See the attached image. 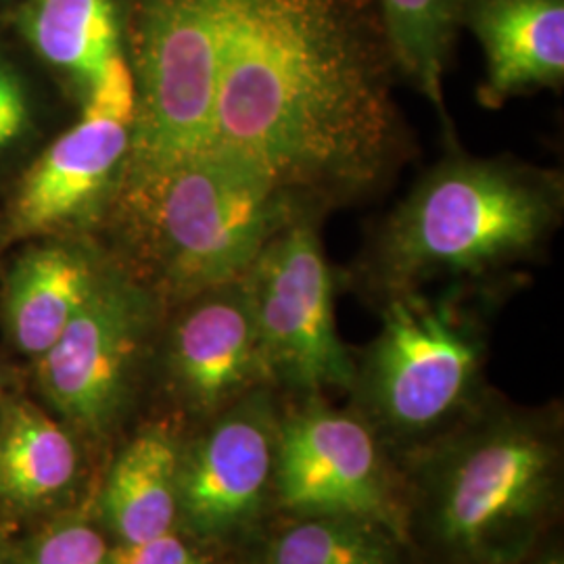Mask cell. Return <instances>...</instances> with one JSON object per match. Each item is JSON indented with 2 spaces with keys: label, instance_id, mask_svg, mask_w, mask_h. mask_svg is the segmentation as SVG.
<instances>
[{
  "label": "cell",
  "instance_id": "6da1fadb",
  "mask_svg": "<svg viewBox=\"0 0 564 564\" xmlns=\"http://www.w3.org/2000/svg\"><path fill=\"white\" fill-rule=\"evenodd\" d=\"M212 2L214 144L324 216L383 193L412 141L377 0Z\"/></svg>",
  "mask_w": 564,
  "mask_h": 564
},
{
  "label": "cell",
  "instance_id": "7a4b0ae2",
  "mask_svg": "<svg viewBox=\"0 0 564 564\" xmlns=\"http://www.w3.org/2000/svg\"><path fill=\"white\" fill-rule=\"evenodd\" d=\"M563 218L561 170L452 142L372 228L345 279L372 303L437 282L506 284L544 258Z\"/></svg>",
  "mask_w": 564,
  "mask_h": 564
},
{
  "label": "cell",
  "instance_id": "3957f363",
  "mask_svg": "<svg viewBox=\"0 0 564 564\" xmlns=\"http://www.w3.org/2000/svg\"><path fill=\"white\" fill-rule=\"evenodd\" d=\"M414 458L402 538L424 563L524 564L544 544L563 498L556 410L487 398Z\"/></svg>",
  "mask_w": 564,
  "mask_h": 564
},
{
  "label": "cell",
  "instance_id": "277c9868",
  "mask_svg": "<svg viewBox=\"0 0 564 564\" xmlns=\"http://www.w3.org/2000/svg\"><path fill=\"white\" fill-rule=\"evenodd\" d=\"M505 284L447 282L375 302L381 328L354 358L351 410L381 444L419 452L466 421L485 391L489 302Z\"/></svg>",
  "mask_w": 564,
  "mask_h": 564
},
{
  "label": "cell",
  "instance_id": "5b68a950",
  "mask_svg": "<svg viewBox=\"0 0 564 564\" xmlns=\"http://www.w3.org/2000/svg\"><path fill=\"white\" fill-rule=\"evenodd\" d=\"M123 203L144 228L163 293L174 302L241 279L284 224L314 212L262 165L223 144Z\"/></svg>",
  "mask_w": 564,
  "mask_h": 564
},
{
  "label": "cell",
  "instance_id": "8992f818",
  "mask_svg": "<svg viewBox=\"0 0 564 564\" xmlns=\"http://www.w3.org/2000/svg\"><path fill=\"white\" fill-rule=\"evenodd\" d=\"M126 7L137 113L123 199L214 144L218 80L212 0H130Z\"/></svg>",
  "mask_w": 564,
  "mask_h": 564
},
{
  "label": "cell",
  "instance_id": "52a82bcc",
  "mask_svg": "<svg viewBox=\"0 0 564 564\" xmlns=\"http://www.w3.org/2000/svg\"><path fill=\"white\" fill-rule=\"evenodd\" d=\"M324 214L302 212L265 242L245 274L268 387L281 398L349 391L354 356L335 318L337 274L326 258Z\"/></svg>",
  "mask_w": 564,
  "mask_h": 564
},
{
  "label": "cell",
  "instance_id": "ba28073f",
  "mask_svg": "<svg viewBox=\"0 0 564 564\" xmlns=\"http://www.w3.org/2000/svg\"><path fill=\"white\" fill-rule=\"evenodd\" d=\"M155 321L153 293L120 268H102L59 339L39 358L42 391L65 421L90 435L111 429L130 398Z\"/></svg>",
  "mask_w": 564,
  "mask_h": 564
},
{
  "label": "cell",
  "instance_id": "9c48e42d",
  "mask_svg": "<svg viewBox=\"0 0 564 564\" xmlns=\"http://www.w3.org/2000/svg\"><path fill=\"white\" fill-rule=\"evenodd\" d=\"M289 400L276 442L274 502L293 517H366L402 535V496L389 481L383 444L370 424L324 395Z\"/></svg>",
  "mask_w": 564,
  "mask_h": 564
},
{
  "label": "cell",
  "instance_id": "30bf717a",
  "mask_svg": "<svg viewBox=\"0 0 564 564\" xmlns=\"http://www.w3.org/2000/svg\"><path fill=\"white\" fill-rule=\"evenodd\" d=\"M281 395L260 387L181 452L178 519L207 544H239L274 502Z\"/></svg>",
  "mask_w": 564,
  "mask_h": 564
},
{
  "label": "cell",
  "instance_id": "8fae6325",
  "mask_svg": "<svg viewBox=\"0 0 564 564\" xmlns=\"http://www.w3.org/2000/svg\"><path fill=\"white\" fill-rule=\"evenodd\" d=\"M165 345V372L182 405L212 421L268 387L245 276L182 300Z\"/></svg>",
  "mask_w": 564,
  "mask_h": 564
},
{
  "label": "cell",
  "instance_id": "7c38bea8",
  "mask_svg": "<svg viewBox=\"0 0 564 564\" xmlns=\"http://www.w3.org/2000/svg\"><path fill=\"white\" fill-rule=\"evenodd\" d=\"M463 30L484 51L487 109L564 84V0H466Z\"/></svg>",
  "mask_w": 564,
  "mask_h": 564
},
{
  "label": "cell",
  "instance_id": "4fadbf2b",
  "mask_svg": "<svg viewBox=\"0 0 564 564\" xmlns=\"http://www.w3.org/2000/svg\"><path fill=\"white\" fill-rule=\"evenodd\" d=\"M132 120L84 109L82 120L61 134L21 184L15 226L36 232L61 223L123 176Z\"/></svg>",
  "mask_w": 564,
  "mask_h": 564
},
{
  "label": "cell",
  "instance_id": "5bb4252c",
  "mask_svg": "<svg viewBox=\"0 0 564 564\" xmlns=\"http://www.w3.org/2000/svg\"><path fill=\"white\" fill-rule=\"evenodd\" d=\"M181 445L162 424L144 426L121 449L102 489V519L118 544H141L178 521Z\"/></svg>",
  "mask_w": 564,
  "mask_h": 564
},
{
  "label": "cell",
  "instance_id": "9a60e30c",
  "mask_svg": "<svg viewBox=\"0 0 564 564\" xmlns=\"http://www.w3.org/2000/svg\"><path fill=\"white\" fill-rule=\"evenodd\" d=\"M101 272L86 253L67 247H44L21 258L7 291V323L23 354L41 358L59 339Z\"/></svg>",
  "mask_w": 564,
  "mask_h": 564
},
{
  "label": "cell",
  "instance_id": "2e32d148",
  "mask_svg": "<svg viewBox=\"0 0 564 564\" xmlns=\"http://www.w3.org/2000/svg\"><path fill=\"white\" fill-rule=\"evenodd\" d=\"M21 30L41 57L86 88L126 51L120 0H30L21 13Z\"/></svg>",
  "mask_w": 564,
  "mask_h": 564
},
{
  "label": "cell",
  "instance_id": "e0dca14e",
  "mask_svg": "<svg viewBox=\"0 0 564 564\" xmlns=\"http://www.w3.org/2000/svg\"><path fill=\"white\" fill-rule=\"evenodd\" d=\"M398 74L447 126L445 76L463 34L466 0H377Z\"/></svg>",
  "mask_w": 564,
  "mask_h": 564
},
{
  "label": "cell",
  "instance_id": "ac0fdd59",
  "mask_svg": "<svg viewBox=\"0 0 564 564\" xmlns=\"http://www.w3.org/2000/svg\"><path fill=\"white\" fill-rule=\"evenodd\" d=\"M78 452L57 421L30 403L7 412L0 431V494L15 505L34 506L72 485Z\"/></svg>",
  "mask_w": 564,
  "mask_h": 564
},
{
  "label": "cell",
  "instance_id": "d6986e66",
  "mask_svg": "<svg viewBox=\"0 0 564 564\" xmlns=\"http://www.w3.org/2000/svg\"><path fill=\"white\" fill-rule=\"evenodd\" d=\"M402 535L351 514L293 517L262 545L253 564H402Z\"/></svg>",
  "mask_w": 564,
  "mask_h": 564
},
{
  "label": "cell",
  "instance_id": "ffe728a7",
  "mask_svg": "<svg viewBox=\"0 0 564 564\" xmlns=\"http://www.w3.org/2000/svg\"><path fill=\"white\" fill-rule=\"evenodd\" d=\"M28 564H113V547L84 521H65L42 533Z\"/></svg>",
  "mask_w": 564,
  "mask_h": 564
},
{
  "label": "cell",
  "instance_id": "44dd1931",
  "mask_svg": "<svg viewBox=\"0 0 564 564\" xmlns=\"http://www.w3.org/2000/svg\"><path fill=\"white\" fill-rule=\"evenodd\" d=\"M113 564H214L197 547L167 531L141 544H118Z\"/></svg>",
  "mask_w": 564,
  "mask_h": 564
},
{
  "label": "cell",
  "instance_id": "7402d4cb",
  "mask_svg": "<svg viewBox=\"0 0 564 564\" xmlns=\"http://www.w3.org/2000/svg\"><path fill=\"white\" fill-rule=\"evenodd\" d=\"M28 121V102L20 80L9 69L0 67V147L9 144Z\"/></svg>",
  "mask_w": 564,
  "mask_h": 564
},
{
  "label": "cell",
  "instance_id": "603a6c76",
  "mask_svg": "<svg viewBox=\"0 0 564 564\" xmlns=\"http://www.w3.org/2000/svg\"><path fill=\"white\" fill-rule=\"evenodd\" d=\"M524 564H564L563 545L556 544V542L542 544L527 558Z\"/></svg>",
  "mask_w": 564,
  "mask_h": 564
}]
</instances>
